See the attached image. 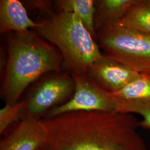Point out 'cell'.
Instances as JSON below:
<instances>
[{
	"label": "cell",
	"mask_w": 150,
	"mask_h": 150,
	"mask_svg": "<svg viewBox=\"0 0 150 150\" xmlns=\"http://www.w3.org/2000/svg\"><path fill=\"white\" fill-rule=\"evenodd\" d=\"M41 120L47 134L37 150H147L132 113L81 111Z\"/></svg>",
	"instance_id": "1"
},
{
	"label": "cell",
	"mask_w": 150,
	"mask_h": 150,
	"mask_svg": "<svg viewBox=\"0 0 150 150\" xmlns=\"http://www.w3.org/2000/svg\"><path fill=\"white\" fill-rule=\"evenodd\" d=\"M10 33L0 93L5 104L13 105L27 87L39 78L62 71L64 62L58 49L36 31Z\"/></svg>",
	"instance_id": "2"
},
{
	"label": "cell",
	"mask_w": 150,
	"mask_h": 150,
	"mask_svg": "<svg viewBox=\"0 0 150 150\" xmlns=\"http://www.w3.org/2000/svg\"><path fill=\"white\" fill-rule=\"evenodd\" d=\"M35 30L58 49L71 74H86L91 64L103 56L96 40L74 13H54Z\"/></svg>",
	"instance_id": "3"
},
{
	"label": "cell",
	"mask_w": 150,
	"mask_h": 150,
	"mask_svg": "<svg viewBox=\"0 0 150 150\" xmlns=\"http://www.w3.org/2000/svg\"><path fill=\"white\" fill-rule=\"evenodd\" d=\"M97 42L105 56L139 73L150 72V35L120 23L97 31Z\"/></svg>",
	"instance_id": "4"
},
{
	"label": "cell",
	"mask_w": 150,
	"mask_h": 150,
	"mask_svg": "<svg viewBox=\"0 0 150 150\" xmlns=\"http://www.w3.org/2000/svg\"><path fill=\"white\" fill-rule=\"evenodd\" d=\"M75 90V81L71 74L49 73L33 86L23 100L21 120H41L50 110L70 100Z\"/></svg>",
	"instance_id": "5"
},
{
	"label": "cell",
	"mask_w": 150,
	"mask_h": 150,
	"mask_svg": "<svg viewBox=\"0 0 150 150\" xmlns=\"http://www.w3.org/2000/svg\"><path fill=\"white\" fill-rule=\"evenodd\" d=\"M75 83L72 97L67 102L50 110L42 118L74 111L117 112L120 100L106 91L86 74H71Z\"/></svg>",
	"instance_id": "6"
},
{
	"label": "cell",
	"mask_w": 150,
	"mask_h": 150,
	"mask_svg": "<svg viewBox=\"0 0 150 150\" xmlns=\"http://www.w3.org/2000/svg\"><path fill=\"white\" fill-rule=\"evenodd\" d=\"M140 73L103 54L88 67L86 75L111 93L120 90Z\"/></svg>",
	"instance_id": "7"
},
{
	"label": "cell",
	"mask_w": 150,
	"mask_h": 150,
	"mask_svg": "<svg viewBox=\"0 0 150 150\" xmlns=\"http://www.w3.org/2000/svg\"><path fill=\"white\" fill-rule=\"evenodd\" d=\"M0 141V150H37L47 132L41 120H21Z\"/></svg>",
	"instance_id": "8"
},
{
	"label": "cell",
	"mask_w": 150,
	"mask_h": 150,
	"mask_svg": "<svg viewBox=\"0 0 150 150\" xmlns=\"http://www.w3.org/2000/svg\"><path fill=\"white\" fill-rule=\"evenodd\" d=\"M40 22L31 19L21 2L18 0L0 1V33H21L36 28Z\"/></svg>",
	"instance_id": "9"
},
{
	"label": "cell",
	"mask_w": 150,
	"mask_h": 150,
	"mask_svg": "<svg viewBox=\"0 0 150 150\" xmlns=\"http://www.w3.org/2000/svg\"><path fill=\"white\" fill-rule=\"evenodd\" d=\"M138 0L95 1V28L98 31L103 27L118 23L129 9Z\"/></svg>",
	"instance_id": "10"
},
{
	"label": "cell",
	"mask_w": 150,
	"mask_h": 150,
	"mask_svg": "<svg viewBox=\"0 0 150 150\" xmlns=\"http://www.w3.org/2000/svg\"><path fill=\"white\" fill-rule=\"evenodd\" d=\"M54 4L59 12L74 13L79 16L92 37L96 40L94 22L95 1L57 0L54 1Z\"/></svg>",
	"instance_id": "11"
},
{
	"label": "cell",
	"mask_w": 150,
	"mask_h": 150,
	"mask_svg": "<svg viewBox=\"0 0 150 150\" xmlns=\"http://www.w3.org/2000/svg\"><path fill=\"white\" fill-rule=\"evenodd\" d=\"M118 23L129 29L150 35V0H138Z\"/></svg>",
	"instance_id": "12"
},
{
	"label": "cell",
	"mask_w": 150,
	"mask_h": 150,
	"mask_svg": "<svg viewBox=\"0 0 150 150\" xmlns=\"http://www.w3.org/2000/svg\"><path fill=\"white\" fill-rule=\"evenodd\" d=\"M112 94L121 101L150 102V74L140 73L122 89Z\"/></svg>",
	"instance_id": "13"
},
{
	"label": "cell",
	"mask_w": 150,
	"mask_h": 150,
	"mask_svg": "<svg viewBox=\"0 0 150 150\" xmlns=\"http://www.w3.org/2000/svg\"><path fill=\"white\" fill-rule=\"evenodd\" d=\"M117 112L139 115L142 117L139 121V127L150 129V102L120 101Z\"/></svg>",
	"instance_id": "14"
},
{
	"label": "cell",
	"mask_w": 150,
	"mask_h": 150,
	"mask_svg": "<svg viewBox=\"0 0 150 150\" xmlns=\"http://www.w3.org/2000/svg\"><path fill=\"white\" fill-rule=\"evenodd\" d=\"M25 105L23 100L13 105L5 104L0 110V134L4 135L13 123L21 120L22 112Z\"/></svg>",
	"instance_id": "15"
},
{
	"label": "cell",
	"mask_w": 150,
	"mask_h": 150,
	"mask_svg": "<svg viewBox=\"0 0 150 150\" xmlns=\"http://www.w3.org/2000/svg\"><path fill=\"white\" fill-rule=\"evenodd\" d=\"M25 2L31 7L37 8L43 13L47 14V16L54 13L51 6L52 2L50 1H27Z\"/></svg>",
	"instance_id": "16"
},
{
	"label": "cell",
	"mask_w": 150,
	"mask_h": 150,
	"mask_svg": "<svg viewBox=\"0 0 150 150\" xmlns=\"http://www.w3.org/2000/svg\"><path fill=\"white\" fill-rule=\"evenodd\" d=\"M149 74H150V72H149Z\"/></svg>",
	"instance_id": "17"
},
{
	"label": "cell",
	"mask_w": 150,
	"mask_h": 150,
	"mask_svg": "<svg viewBox=\"0 0 150 150\" xmlns=\"http://www.w3.org/2000/svg\"></svg>",
	"instance_id": "18"
}]
</instances>
